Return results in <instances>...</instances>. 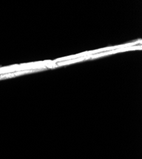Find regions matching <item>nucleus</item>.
I'll list each match as a JSON object with an SVG mask.
<instances>
[{
    "label": "nucleus",
    "instance_id": "obj_2",
    "mask_svg": "<svg viewBox=\"0 0 142 159\" xmlns=\"http://www.w3.org/2000/svg\"><path fill=\"white\" fill-rule=\"evenodd\" d=\"M141 50V45L140 46H131V47H122L120 48H117L115 50H110L108 52H101L99 53V54H94V55H90L91 56V59H96L101 56H105L107 55H110L112 54H115V53L120 52H125V51H128V50Z\"/></svg>",
    "mask_w": 142,
    "mask_h": 159
},
{
    "label": "nucleus",
    "instance_id": "obj_1",
    "mask_svg": "<svg viewBox=\"0 0 142 159\" xmlns=\"http://www.w3.org/2000/svg\"><path fill=\"white\" fill-rule=\"evenodd\" d=\"M138 43H141V39H139V40H137L135 42H132V43H126L125 45H118V46H114V47H106L104 48H101L99 50H93V51H89V52H85L83 53H81L80 54L78 55H75V56H68V57H61L59 58L58 59L55 60L54 62H59L61 61H65V60H70V59H77L79 57H82L84 56H90V55H93V54H96V53H101V52H104L106 50H111L113 49H117V48H122V47H131V46H135L136 44Z\"/></svg>",
    "mask_w": 142,
    "mask_h": 159
}]
</instances>
